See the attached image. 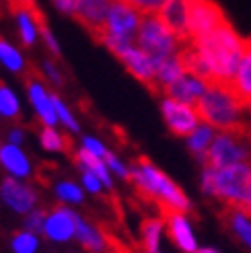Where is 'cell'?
I'll return each instance as SVG.
<instances>
[{
    "label": "cell",
    "mask_w": 251,
    "mask_h": 253,
    "mask_svg": "<svg viewBox=\"0 0 251 253\" xmlns=\"http://www.w3.org/2000/svg\"><path fill=\"white\" fill-rule=\"evenodd\" d=\"M208 86H210V83L204 81L202 77H196V74H192V72H185L183 77L177 83H173L163 95L196 107L200 103V99L204 97V93L208 91Z\"/></svg>",
    "instance_id": "obj_16"
},
{
    "label": "cell",
    "mask_w": 251,
    "mask_h": 253,
    "mask_svg": "<svg viewBox=\"0 0 251 253\" xmlns=\"http://www.w3.org/2000/svg\"><path fill=\"white\" fill-rule=\"evenodd\" d=\"M40 40L45 43V47L49 49V54L60 56V43H58V40L54 37V33L49 31V27L45 23H42V27H40Z\"/></svg>",
    "instance_id": "obj_38"
},
{
    "label": "cell",
    "mask_w": 251,
    "mask_h": 253,
    "mask_svg": "<svg viewBox=\"0 0 251 253\" xmlns=\"http://www.w3.org/2000/svg\"><path fill=\"white\" fill-rule=\"evenodd\" d=\"M0 116L6 120H19L21 118V103L19 97L15 95V91L0 83Z\"/></svg>",
    "instance_id": "obj_29"
},
{
    "label": "cell",
    "mask_w": 251,
    "mask_h": 253,
    "mask_svg": "<svg viewBox=\"0 0 251 253\" xmlns=\"http://www.w3.org/2000/svg\"><path fill=\"white\" fill-rule=\"evenodd\" d=\"M81 185H83L84 192H89V194H93V196H101V194L105 192L103 181L99 179L97 175L89 173V171H81Z\"/></svg>",
    "instance_id": "obj_35"
},
{
    "label": "cell",
    "mask_w": 251,
    "mask_h": 253,
    "mask_svg": "<svg viewBox=\"0 0 251 253\" xmlns=\"http://www.w3.org/2000/svg\"><path fill=\"white\" fill-rule=\"evenodd\" d=\"M0 200L17 214H27L31 210L37 208V202H40V196H37V189L29 183H25L21 179H15V177H6V179L0 183Z\"/></svg>",
    "instance_id": "obj_12"
},
{
    "label": "cell",
    "mask_w": 251,
    "mask_h": 253,
    "mask_svg": "<svg viewBox=\"0 0 251 253\" xmlns=\"http://www.w3.org/2000/svg\"><path fill=\"white\" fill-rule=\"evenodd\" d=\"M202 192L224 204V208H241L251 189V163L231 167H202L200 175Z\"/></svg>",
    "instance_id": "obj_4"
},
{
    "label": "cell",
    "mask_w": 251,
    "mask_h": 253,
    "mask_svg": "<svg viewBox=\"0 0 251 253\" xmlns=\"http://www.w3.org/2000/svg\"><path fill=\"white\" fill-rule=\"evenodd\" d=\"M163 218H165V231H167L169 239L181 253H196L200 249L194 224L190 220V214L187 212H169Z\"/></svg>",
    "instance_id": "obj_14"
},
{
    "label": "cell",
    "mask_w": 251,
    "mask_h": 253,
    "mask_svg": "<svg viewBox=\"0 0 251 253\" xmlns=\"http://www.w3.org/2000/svg\"><path fill=\"white\" fill-rule=\"evenodd\" d=\"M105 165H107L109 173L114 177H120V179L130 181V165L124 159H120L116 153H111V150H109L107 157H105Z\"/></svg>",
    "instance_id": "obj_32"
},
{
    "label": "cell",
    "mask_w": 251,
    "mask_h": 253,
    "mask_svg": "<svg viewBox=\"0 0 251 253\" xmlns=\"http://www.w3.org/2000/svg\"><path fill=\"white\" fill-rule=\"evenodd\" d=\"M245 134L249 136V140H251V122H249V126H247V130H245Z\"/></svg>",
    "instance_id": "obj_43"
},
{
    "label": "cell",
    "mask_w": 251,
    "mask_h": 253,
    "mask_svg": "<svg viewBox=\"0 0 251 253\" xmlns=\"http://www.w3.org/2000/svg\"><path fill=\"white\" fill-rule=\"evenodd\" d=\"M251 163V140L245 132H216L212 146L208 150V167H231ZM204 165V167H206Z\"/></svg>",
    "instance_id": "obj_6"
},
{
    "label": "cell",
    "mask_w": 251,
    "mask_h": 253,
    "mask_svg": "<svg viewBox=\"0 0 251 253\" xmlns=\"http://www.w3.org/2000/svg\"><path fill=\"white\" fill-rule=\"evenodd\" d=\"M52 4H54L60 12H64V15L77 17L79 6H81V0H52Z\"/></svg>",
    "instance_id": "obj_39"
},
{
    "label": "cell",
    "mask_w": 251,
    "mask_h": 253,
    "mask_svg": "<svg viewBox=\"0 0 251 253\" xmlns=\"http://www.w3.org/2000/svg\"><path fill=\"white\" fill-rule=\"evenodd\" d=\"M52 99H54V109H56V118H58V124H62L64 128L68 130V132H72V134H79L81 132V124H79V120L74 118V113H72V109L62 101V97L60 95H56V93H52Z\"/></svg>",
    "instance_id": "obj_30"
},
{
    "label": "cell",
    "mask_w": 251,
    "mask_h": 253,
    "mask_svg": "<svg viewBox=\"0 0 251 253\" xmlns=\"http://www.w3.org/2000/svg\"><path fill=\"white\" fill-rule=\"evenodd\" d=\"M27 97L31 101V107L35 111L37 120L42 122V126H49V128H56L58 126V118H56V109H54V99L52 93L47 91L45 83L37 77V74H29L27 79Z\"/></svg>",
    "instance_id": "obj_13"
},
{
    "label": "cell",
    "mask_w": 251,
    "mask_h": 253,
    "mask_svg": "<svg viewBox=\"0 0 251 253\" xmlns=\"http://www.w3.org/2000/svg\"><path fill=\"white\" fill-rule=\"evenodd\" d=\"M190 2L192 0H169L159 12L163 23L179 37L183 43H190Z\"/></svg>",
    "instance_id": "obj_15"
},
{
    "label": "cell",
    "mask_w": 251,
    "mask_h": 253,
    "mask_svg": "<svg viewBox=\"0 0 251 253\" xmlns=\"http://www.w3.org/2000/svg\"><path fill=\"white\" fill-rule=\"evenodd\" d=\"M243 210H247V212H251V189H249V194H247V200H245V204L241 206Z\"/></svg>",
    "instance_id": "obj_41"
},
{
    "label": "cell",
    "mask_w": 251,
    "mask_h": 253,
    "mask_svg": "<svg viewBox=\"0 0 251 253\" xmlns=\"http://www.w3.org/2000/svg\"><path fill=\"white\" fill-rule=\"evenodd\" d=\"M42 72H43V77L47 79V83H52L54 86H62V84H64V77H62L60 68L54 64L52 60H45L43 62V64H42Z\"/></svg>",
    "instance_id": "obj_37"
},
{
    "label": "cell",
    "mask_w": 251,
    "mask_h": 253,
    "mask_svg": "<svg viewBox=\"0 0 251 253\" xmlns=\"http://www.w3.org/2000/svg\"><path fill=\"white\" fill-rule=\"evenodd\" d=\"M161 116L163 122L169 128L171 134L179 136V138H187V134H192L202 120H200V113L194 105L181 103V101H175L167 95H161Z\"/></svg>",
    "instance_id": "obj_9"
},
{
    "label": "cell",
    "mask_w": 251,
    "mask_h": 253,
    "mask_svg": "<svg viewBox=\"0 0 251 253\" xmlns=\"http://www.w3.org/2000/svg\"><path fill=\"white\" fill-rule=\"evenodd\" d=\"M222 23H227V17L214 0H192L190 2V42L214 31Z\"/></svg>",
    "instance_id": "obj_10"
},
{
    "label": "cell",
    "mask_w": 251,
    "mask_h": 253,
    "mask_svg": "<svg viewBox=\"0 0 251 253\" xmlns=\"http://www.w3.org/2000/svg\"><path fill=\"white\" fill-rule=\"evenodd\" d=\"M10 249L12 253H37L40 251V237L31 231H19L12 237Z\"/></svg>",
    "instance_id": "obj_31"
},
{
    "label": "cell",
    "mask_w": 251,
    "mask_h": 253,
    "mask_svg": "<svg viewBox=\"0 0 251 253\" xmlns=\"http://www.w3.org/2000/svg\"><path fill=\"white\" fill-rule=\"evenodd\" d=\"M185 72H187V70H185V64H183L181 52L175 54V56H171V58H165V60L157 62V72H155V86H153V91H157L159 95H163L173 83H177Z\"/></svg>",
    "instance_id": "obj_19"
},
{
    "label": "cell",
    "mask_w": 251,
    "mask_h": 253,
    "mask_svg": "<svg viewBox=\"0 0 251 253\" xmlns=\"http://www.w3.org/2000/svg\"><path fill=\"white\" fill-rule=\"evenodd\" d=\"M247 109H249V118H251V103H247Z\"/></svg>",
    "instance_id": "obj_44"
},
{
    "label": "cell",
    "mask_w": 251,
    "mask_h": 253,
    "mask_svg": "<svg viewBox=\"0 0 251 253\" xmlns=\"http://www.w3.org/2000/svg\"><path fill=\"white\" fill-rule=\"evenodd\" d=\"M136 45L155 60V64L165 58L179 54L185 43L175 35L159 15H144L136 35Z\"/></svg>",
    "instance_id": "obj_5"
},
{
    "label": "cell",
    "mask_w": 251,
    "mask_h": 253,
    "mask_svg": "<svg viewBox=\"0 0 251 253\" xmlns=\"http://www.w3.org/2000/svg\"><path fill=\"white\" fill-rule=\"evenodd\" d=\"M214 136H216V130L210 128L208 124L202 122L192 134H187V138H185L187 150H190L192 157H194L202 167L206 165V157H208V150H210V146H212V140H214Z\"/></svg>",
    "instance_id": "obj_22"
},
{
    "label": "cell",
    "mask_w": 251,
    "mask_h": 253,
    "mask_svg": "<svg viewBox=\"0 0 251 253\" xmlns=\"http://www.w3.org/2000/svg\"><path fill=\"white\" fill-rule=\"evenodd\" d=\"M74 239L89 253H105L107 251L105 233L99 229L97 224H93L91 220H86L83 216L77 218V235H74Z\"/></svg>",
    "instance_id": "obj_20"
},
{
    "label": "cell",
    "mask_w": 251,
    "mask_h": 253,
    "mask_svg": "<svg viewBox=\"0 0 251 253\" xmlns=\"http://www.w3.org/2000/svg\"><path fill=\"white\" fill-rule=\"evenodd\" d=\"M54 196L64 206H79V204H83V202H84V189L77 181L62 179V181L54 183Z\"/></svg>",
    "instance_id": "obj_26"
},
{
    "label": "cell",
    "mask_w": 251,
    "mask_h": 253,
    "mask_svg": "<svg viewBox=\"0 0 251 253\" xmlns=\"http://www.w3.org/2000/svg\"><path fill=\"white\" fill-rule=\"evenodd\" d=\"M229 84L245 103H251V40H247V47Z\"/></svg>",
    "instance_id": "obj_23"
},
{
    "label": "cell",
    "mask_w": 251,
    "mask_h": 253,
    "mask_svg": "<svg viewBox=\"0 0 251 253\" xmlns=\"http://www.w3.org/2000/svg\"><path fill=\"white\" fill-rule=\"evenodd\" d=\"M142 12L136 10L126 0H114L109 8L103 31L97 35V40H118V42H136L138 29L142 23Z\"/></svg>",
    "instance_id": "obj_8"
},
{
    "label": "cell",
    "mask_w": 251,
    "mask_h": 253,
    "mask_svg": "<svg viewBox=\"0 0 251 253\" xmlns=\"http://www.w3.org/2000/svg\"><path fill=\"white\" fill-rule=\"evenodd\" d=\"M126 2H128V0H126Z\"/></svg>",
    "instance_id": "obj_45"
},
{
    "label": "cell",
    "mask_w": 251,
    "mask_h": 253,
    "mask_svg": "<svg viewBox=\"0 0 251 253\" xmlns=\"http://www.w3.org/2000/svg\"><path fill=\"white\" fill-rule=\"evenodd\" d=\"M81 148L84 150V153L97 157V159H105L107 153H109V148L105 146V142L99 140L97 136H83L81 138Z\"/></svg>",
    "instance_id": "obj_33"
},
{
    "label": "cell",
    "mask_w": 251,
    "mask_h": 253,
    "mask_svg": "<svg viewBox=\"0 0 251 253\" xmlns=\"http://www.w3.org/2000/svg\"><path fill=\"white\" fill-rule=\"evenodd\" d=\"M190 45L204 60L210 83L229 84L247 47V40L227 21L214 31L190 42Z\"/></svg>",
    "instance_id": "obj_1"
},
{
    "label": "cell",
    "mask_w": 251,
    "mask_h": 253,
    "mask_svg": "<svg viewBox=\"0 0 251 253\" xmlns=\"http://www.w3.org/2000/svg\"><path fill=\"white\" fill-rule=\"evenodd\" d=\"M196 253H218V251H216L214 247H200Z\"/></svg>",
    "instance_id": "obj_42"
},
{
    "label": "cell",
    "mask_w": 251,
    "mask_h": 253,
    "mask_svg": "<svg viewBox=\"0 0 251 253\" xmlns=\"http://www.w3.org/2000/svg\"><path fill=\"white\" fill-rule=\"evenodd\" d=\"M130 181L142 198L155 202L161 208L163 216L169 212L190 214L192 202L185 196V192L146 157H140L130 165Z\"/></svg>",
    "instance_id": "obj_2"
},
{
    "label": "cell",
    "mask_w": 251,
    "mask_h": 253,
    "mask_svg": "<svg viewBox=\"0 0 251 253\" xmlns=\"http://www.w3.org/2000/svg\"><path fill=\"white\" fill-rule=\"evenodd\" d=\"M111 4H114V0H81L79 12L74 19H79L83 27H86L97 37L105 27Z\"/></svg>",
    "instance_id": "obj_18"
},
{
    "label": "cell",
    "mask_w": 251,
    "mask_h": 253,
    "mask_svg": "<svg viewBox=\"0 0 251 253\" xmlns=\"http://www.w3.org/2000/svg\"><path fill=\"white\" fill-rule=\"evenodd\" d=\"M45 216H47V210L43 208H35L27 214L25 218V231H31V233H37L40 235L43 231V222H45Z\"/></svg>",
    "instance_id": "obj_34"
},
{
    "label": "cell",
    "mask_w": 251,
    "mask_h": 253,
    "mask_svg": "<svg viewBox=\"0 0 251 253\" xmlns=\"http://www.w3.org/2000/svg\"><path fill=\"white\" fill-rule=\"evenodd\" d=\"M77 218L79 214L68 206H54L52 210H47L42 235L52 243H68L77 235Z\"/></svg>",
    "instance_id": "obj_11"
},
{
    "label": "cell",
    "mask_w": 251,
    "mask_h": 253,
    "mask_svg": "<svg viewBox=\"0 0 251 253\" xmlns=\"http://www.w3.org/2000/svg\"><path fill=\"white\" fill-rule=\"evenodd\" d=\"M101 43L114 54L122 64L126 66L136 81H140L148 88L155 86V72L157 64L148 54H144L136 42H118V40H101Z\"/></svg>",
    "instance_id": "obj_7"
},
{
    "label": "cell",
    "mask_w": 251,
    "mask_h": 253,
    "mask_svg": "<svg viewBox=\"0 0 251 253\" xmlns=\"http://www.w3.org/2000/svg\"><path fill=\"white\" fill-rule=\"evenodd\" d=\"M224 222L237 241L251 251V212L243 208H224Z\"/></svg>",
    "instance_id": "obj_21"
},
{
    "label": "cell",
    "mask_w": 251,
    "mask_h": 253,
    "mask_svg": "<svg viewBox=\"0 0 251 253\" xmlns=\"http://www.w3.org/2000/svg\"><path fill=\"white\" fill-rule=\"evenodd\" d=\"M6 142L10 144H15V146H21L25 142V130L19 128V126H15V128H10L6 132Z\"/></svg>",
    "instance_id": "obj_40"
},
{
    "label": "cell",
    "mask_w": 251,
    "mask_h": 253,
    "mask_svg": "<svg viewBox=\"0 0 251 253\" xmlns=\"http://www.w3.org/2000/svg\"><path fill=\"white\" fill-rule=\"evenodd\" d=\"M74 163L79 165L81 171H89V173L97 175L99 179L103 181L107 192L109 189H114V175L109 173V169L105 165V159H97V157H93L89 153H84L83 148H79L77 153H74Z\"/></svg>",
    "instance_id": "obj_25"
},
{
    "label": "cell",
    "mask_w": 251,
    "mask_h": 253,
    "mask_svg": "<svg viewBox=\"0 0 251 253\" xmlns=\"http://www.w3.org/2000/svg\"><path fill=\"white\" fill-rule=\"evenodd\" d=\"M196 109L200 120L216 132H245L251 122L247 103L224 83H210Z\"/></svg>",
    "instance_id": "obj_3"
},
{
    "label": "cell",
    "mask_w": 251,
    "mask_h": 253,
    "mask_svg": "<svg viewBox=\"0 0 251 253\" xmlns=\"http://www.w3.org/2000/svg\"><path fill=\"white\" fill-rule=\"evenodd\" d=\"M40 144L47 153H66L70 148L68 136H64L60 130L49 128V126H42L40 130Z\"/></svg>",
    "instance_id": "obj_27"
},
{
    "label": "cell",
    "mask_w": 251,
    "mask_h": 253,
    "mask_svg": "<svg viewBox=\"0 0 251 253\" xmlns=\"http://www.w3.org/2000/svg\"><path fill=\"white\" fill-rule=\"evenodd\" d=\"M140 235H142L144 253H165L163 251V237L167 235V231H165V218L163 216L146 218L140 226Z\"/></svg>",
    "instance_id": "obj_24"
},
{
    "label": "cell",
    "mask_w": 251,
    "mask_h": 253,
    "mask_svg": "<svg viewBox=\"0 0 251 253\" xmlns=\"http://www.w3.org/2000/svg\"><path fill=\"white\" fill-rule=\"evenodd\" d=\"M0 64H2L6 70H10V72H17V74L25 72V58H23V54L12 43L2 40V37H0Z\"/></svg>",
    "instance_id": "obj_28"
},
{
    "label": "cell",
    "mask_w": 251,
    "mask_h": 253,
    "mask_svg": "<svg viewBox=\"0 0 251 253\" xmlns=\"http://www.w3.org/2000/svg\"><path fill=\"white\" fill-rule=\"evenodd\" d=\"M128 2L136 10H140L142 15H159L169 0H128Z\"/></svg>",
    "instance_id": "obj_36"
},
{
    "label": "cell",
    "mask_w": 251,
    "mask_h": 253,
    "mask_svg": "<svg viewBox=\"0 0 251 253\" xmlns=\"http://www.w3.org/2000/svg\"><path fill=\"white\" fill-rule=\"evenodd\" d=\"M0 167H2L10 177L15 179H29L33 175V165L29 157L23 153L21 146H15L10 142H2L0 140Z\"/></svg>",
    "instance_id": "obj_17"
}]
</instances>
